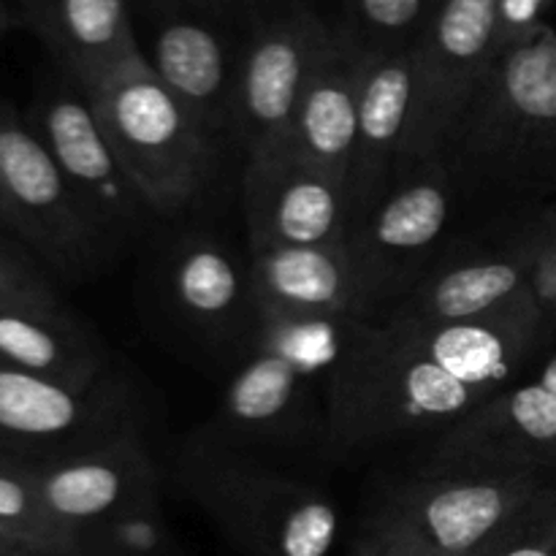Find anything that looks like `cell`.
Listing matches in <instances>:
<instances>
[{
    "label": "cell",
    "mask_w": 556,
    "mask_h": 556,
    "mask_svg": "<svg viewBox=\"0 0 556 556\" xmlns=\"http://www.w3.org/2000/svg\"><path fill=\"white\" fill-rule=\"evenodd\" d=\"M554 315L527 293L492 318L451 326L356 324L326 386V440L340 456L440 438L519 383Z\"/></svg>",
    "instance_id": "cell-1"
},
{
    "label": "cell",
    "mask_w": 556,
    "mask_h": 556,
    "mask_svg": "<svg viewBox=\"0 0 556 556\" xmlns=\"http://www.w3.org/2000/svg\"><path fill=\"white\" fill-rule=\"evenodd\" d=\"M454 179L556 185V30L541 25L500 49L462 112L448 147Z\"/></svg>",
    "instance_id": "cell-2"
},
{
    "label": "cell",
    "mask_w": 556,
    "mask_h": 556,
    "mask_svg": "<svg viewBox=\"0 0 556 556\" xmlns=\"http://www.w3.org/2000/svg\"><path fill=\"white\" fill-rule=\"evenodd\" d=\"M81 92L152 215L177 217L204 195L217 139L157 79L144 49Z\"/></svg>",
    "instance_id": "cell-3"
},
{
    "label": "cell",
    "mask_w": 556,
    "mask_h": 556,
    "mask_svg": "<svg viewBox=\"0 0 556 556\" xmlns=\"http://www.w3.org/2000/svg\"><path fill=\"white\" fill-rule=\"evenodd\" d=\"M177 481L244 556H329L340 535L329 492L244 451L193 438Z\"/></svg>",
    "instance_id": "cell-4"
},
{
    "label": "cell",
    "mask_w": 556,
    "mask_h": 556,
    "mask_svg": "<svg viewBox=\"0 0 556 556\" xmlns=\"http://www.w3.org/2000/svg\"><path fill=\"white\" fill-rule=\"evenodd\" d=\"M554 476L556 470L429 467L375 505L364 541L380 556H472Z\"/></svg>",
    "instance_id": "cell-5"
},
{
    "label": "cell",
    "mask_w": 556,
    "mask_h": 556,
    "mask_svg": "<svg viewBox=\"0 0 556 556\" xmlns=\"http://www.w3.org/2000/svg\"><path fill=\"white\" fill-rule=\"evenodd\" d=\"M356 324L362 320H258L212 432L199 438L244 454L291 440L307 416L313 386H329Z\"/></svg>",
    "instance_id": "cell-6"
},
{
    "label": "cell",
    "mask_w": 556,
    "mask_h": 556,
    "mask_svg": "<svg viewBox=\"0 0 556 556\" xmlns=\"http://www.w3.org/2000/svg\"><path fill=\"white\" fill-rule=\"evenodd\" d=\"M454 206L456 179L445 157H438L400 174L389 193L351 223L345 244L356 264L372 324L386 302H400L418 286V275L443 239Z\"/></svg>",
    "instance_id": "cell-7"
},
{
    "label": "cell",
    "mask_w": 556,
    "mask_h": 556,
    "mask_svg": "<svg viewBox=\"0 0 556 556\" xmlns=\"http://www.w3.org/2000/svg\"><path fill=\"white\" fill-rule=\"evenodd\" d=\"M497 49V0H440L413 47L416 101L400 174L445 155Z\"/></svg>",
    "instance_id": "cell-8"
},
{
    "label": "cell",
    "mask_w": 556,
    "mask_h": 556,
    "mask_svg": "<svg viewBox=\"0 0 556 556\" xmlns=\"http://www.w3.org/2000/svg\"><path fill=\"white\" fill-rule=\"evenodd\" d=\"M0 166L16 215V239L43 266L81 277L106 258L109 242L27 119L0 101Z\"/></svg>",
    "instance_id": "cell-9"
},
{
    "label": "cell",
    "mask_w": 556,
    "mask_h": 556,
    "mask_svg": "<svg viewBox=\"0 0 556 556\" xmlns=\"http://www.w3.org/2000/svg\"><path fill=\"white\" fill-rule=\"evenodd\" d=\"M334 30L315 11L296 5L261 22L237 63L231 136L244 157L280 150L288 139L309 76Z\"/></svg>",
    "instance_id": "cell-10"
},
{
    "label": "cell",
    "mask_w": 556,
    "mask_h": 556,
    "mask_svg": "<svg viewBox=\"0 0 556 556\" xmlns=\"http://www.w3.org/2000/svg\"><path fill=\"white\" fill-rule=\"evenodd\" d=\"M134 427V391L119 375L79 389L0 364V454L47 459Z\"/></svg>",
    "instance_id": "cell-11"
},
{
    "label": "cell",
    "mask_w": 556,
    "mask_h": 556,
    "mask_svg": "<svg viewBox=\"0 0 556 556\" xmlns=\"http://www.w3.org/2000/svg\"><path fill=\"white\" fill-rule=\"evenodd\" d=\"M30 128L109 242L130 237L144 215H152L74 79L47 87L38 96Z\"/></svg>",
    "instance_id": "cell-12"
},
{
    "label": "cell",
    "mask_w": 556,
    "mask_h": 556,
    "mask_svg": "<svg viewBox=\"0 0 556 556\" xmlns=\"http://www.w3.org/2000/svg\"><path fill=\"white\" fill-rule=\"evenodd\" d=\"M27 462L49 519L74 543V552L85 527L130 505L161 500V472L139 427L71 454Z\"/></svg>",
    "instance_id": "cell-13"
},
{
    "label": "cell",
    "mask_w": 556,
    "mask_h": 556,
    "mask_svg": "<svg viewBox=\"0 0 556 556\" xmlns=\"http://www.w3.org/2000/svg\"><path fill=\"white\" fill-rule=\"evenodd\" d=\"M244 215L250 253L340 244L351 231L345 182L286 150L248 157Z\"/></svg>",
    "instance_id": "cell-14"
},
{
    "label": "cell",
    "mask_w": 556,
    "mask_h": 556,
    "mask_svg": "<svg viewBox=\"0 0 556 556\" xmlns=\"http://www.w3.org/2000/svg\"><path fill=\"white\" fill-rule=\"evenodd\" d=\"M556 226V215L527 228L521 239L443 266L413 286L383 318L402 326H451L492 318L532 293L538 258Z\"/></svg>",
    "instance_id": "cell-15"
},
{
    "label": "cell",
    "mask_w": 556,
    "mask_h": 556,
    "mask_svg": "<svg viewBox=\"0 0 556 556\" xmlns=\"http://www.w3.org/2000/svg\"><path fill=\"white\" fill-rule=\"evenodd\" d=\"M429 467L556 470V391L519 380L434 438Z\"/></svg>",
    "instance_id": "cell-16"
},
{
    "label": "cell",
    "mask_w": 556,
    "mask_h": 556,
    "mask_svg": "<svg viewBox=\"0 0 556 556\" xmlns=\"http://www.w3.org/2000/svg\"><path fill=\"white\" fill-rule=\"evenodd\" d=\"M413 101H416L413 49L364 52L356 147H353L351 177H348L351 223L367 215L400 179Z\"/></svg>",
    "instance_id": "cell-17"
},
{
    "label": "cell",
    "mask_w": 556,
    "mask_h": 556,
    "mask_svg": "<svg viewBox=\"0 0 556 556\" xmlns=\"http://www.w3.org/2000/svg\"><path fill=\"white\" fill-rule=\"evenodd\" d=\"M255 320H367L369 307L345 242L250 253Z\"/></svg>",
    "instance_id": "cell-18"
},
{
    "label": "cell",
    "mask_w": 556,
    "mask_h": 556,
    "mask_svg": "<svg viewBox=\"0 0 556 556\" xmlns=\"http://www.w3.org/2000/svg\"><path fill=\"white\" fill-rule=\"evenodd\" d=\"M362 65V49L345 33L334 30L329 49L309 76L286 144L280 147L345 182V190L356 147Z\"/></svg>",
    "instance_id": "cell-19"
},
{
    "label": "cell",
    "mask_w": 556,
    "mask_h": 556,
    "mask_svg": "<svg viewBox=\"0 0 556 556\" xmlns=\"http://www.w3.org/2000/svg\"><path fill=\"white\" fill-rule=\"evenodd\" d=\"M150 60L157 79L206 125L215 139L231 134L237 68L217 30L188 14H163L152 27Z\"/></svg>",
    "instance_id": "cell-20"
},
{
    "label": "cell",
    "mask_w": 556,
    "mask_h": 556,
    "mask_svg": "<svg viewBox=\"0 0 556 556\" xmlns=\"http://www.w3.org/2000/svg\"><path fill=\"white\" fill-rule=\"evenodd\" d=\"M27 25L76 85L141 52L130 0H20Z\"/></svg>",
    "instance_id": "cell-21"
},
{
    "label": "cell",
    "mask_w": 556,
    "mask_h": 556,
    "mask_svg": "<svg viewBox=\"0 0 556 556\" xmlns=\"http://www.w3.org/2000/svg\"><path fill=\"white\" fill-rule=\"evenodd\" d=\"M0 364L79 389L117 375L106 345L65 304L0 309Z\"/></svg>",
    "instance_id": "cell-22"
},
{
    "label": "cell",
    "mask_w": 556,
    "mask_h": 556,
    "mask_svg": "<svg viewBox=\"0 0 556 556\" xmlns=\"http://www.w3.org/2000/svg\"><path fill=\"white\" fill-rule=\"evenodd\" d=\"M166 288L185 324L206 337H239L255 331L248 266L215 239L190 237L168 255Z\"/></svg>",
    "instance_id": "cell-23"
},
{
    "label": "cell",
    "mask_w": 556,
    "mask_h": 556,
    "mask_svg": "<svg viewBox=\"0 0 556 556\" xmlns=\"http://www.w3.org/2000/svg\"><path fill=\"white\" fill-rule=\"evenodd\" d=\"M76 556H188L161 500L130 505L76 535Z\"/></svg>",
    "instance_id": "cell-24"
},
{
    "label": "cell",
    "mask_w": 556,
    "mask_h": 556,
    "mask_svg": "<svg viewBox=\"0 0 556 556\" xmlns=\"http://www.w3.org/2000/svg\"><path fill=\"white\" fill-rule=\"evenodd\" d=\"M0 527L38 556H76L74 543L49 519L25 456L0 454Z\"/></svg>",
    "instance_id": "cell-25"
},
{
    "label": "cell",
    "mask_w": 556,
    "mask_h": 556,
    "mask_svg": "<svg viewBox=\"0 0 556 556\" xmlns=\"http://www.w3.org/2000/svg\"><path fill=\"white\" fill-rule=\"evenodd\" d=\"M440 0H353V30L345 36L362 52L413 49Z\"/></svg>",
    "instance_id": "cell-26"
},
{
    "label": "cell",
    "mask_w": 556,
    "mask_h": 556,
    "mask_svg": "<svg viewBox=\"0 0 556 556\" xmlns=\"http://www.w3.org/2000/svg\"><path fill=\"white\" fill-rule=\"evenodd\" d=\"M472 556H556V476Z\"/></svg>",
    "instance_id": "cell-27"
},
{
    "label": "cell",
    "mask_w": 556,
    "mask_h": 556,
    "mask_svg": "<svg viewBox=\"0 0 556 556\" xmlns=\"http://www.w3.org/2000/svg\"><path fill=\"white\" fill-rule=\"evenodd\" d=\"M58 288L49 280L38 255L0 228V309L5 307H60Z\"/></svg>",
    "instance_id": "cell-28"
},
{
    "label": "cell",
    "mask_w": 556,
    "mask_h": 556,
    "mask_svg": "<svg viewBox=\"0 0 556 556\" xmlns=\"http://www.w3.org/2000/svg\"><path fill=\"white\" fill-rule=\"evenodd\" d=\"M552 5L554 0H497L500 49L521 41L541 25H546V14Z\"/></svg>",
    "instance_id": "cell-29"
},
{
    "label": "cell",
    "mask_w": 556,
    "mask_h": 556,
    "mask_svg": "<svg viewBox=\"0 0 556 556\" xmlns=\"http://www.w3.org/2000/svg\"><path fill=\"white\" fill-rule=\"evenodd\" d=\"M532 293L538 302L548 309L556 318V226L538 258L535 277H532Z\"/></svg>",
    "instance_id": "cell-30"
},
{
    "label": "cell",
    "mask_w": 556,
    "mask_h": 556,
    "mask_svg": "<svg viewBox=\"0 0 556 556\" xmlns=\"http://www.w3.org/2000/svg\"><path fill=\"white\" fill-rule=\"evenodd\" d=\"M0 228L16 237V215H14V204H11L9 195V185H5L3 177V166H0Z\"/></svg>",
    "instance_id": "cell-31"
},
{
    "label": "cell",
    "mask_w": 556,
    "mask_h": 556,
    "mask_svg": "<svg viewBox=\"0 0 556 556\" xmlns=\"http://www.w3.org/2000/svg\"><path fill=\"white\" fill-rule=\"evenodd\" d=\"M0 556H38L27 543H22L20 538L11 535L9 530L0 527Z\"/></svg>",
    "instance_id": "cell-32"
},
{
    "label": "cell",
    "mask_w": 556,
    "mask_h": 556,
    "mask_svg": "<svg viewBox=\"0 0 556 556\" xmlns=\"http://www.w3.org/2000/svg\"><path fill=\"white\" fill-rule=\"evenodd\" d=\"M535 378L541 380V383H546L548 389H554V391H556V353H554L552 358H548L546 364H543V369H541V372L535 375Z\"/></svg>",
    "instance_id": "cell-33"
},
{
    "label": "cell",
    "mask_w": 556,
    "mask_h": 556,
    "mask_svg": "<svg viewBox=\"0 0 556 556\" xmlns=\"http://www.w3.org/2000/svg\"><path fill=\"white\" fill-rule=\"evenodd\" d=\"M193 3L212 5V9H248L244 0H193Z\"/></svg>",
    "instance_id": "cell-34"
},
{
    "label": "cell",
    "mask_w": 556,
    "mask_h": 556,
    "mask_svg": "<svg viewBox=\"0 0 556 556\" xmlns=\"http://www.w3.org/2000/svg\"><path fill=\"white\" fill-rule=\"evenodd\" d=\"M11 22H14V16H11L9 5H5V3H3V0H0V38H3V36H5V33H9Z\"/></svg>",
    "instance_id": "cell-35"
},
{
    "label": "cell",
    "mask_w": 556,
    "mask_h": 556,
    "mask_svg": "<svg viewBox=\"0 0 556 556\" xmlns=\"http://www.w3.org/2000/svg\"><path fill=\"white\" fill-rule=\"evenodd\" d=\"M351 556H380L378 552H375V548L372 546H369V543L367 541H364V538H362V541H358L356 543V546H353V552H351Z\"/></svg>",
    "instance_id": "cell-36"
},
{
    "label": "cell",
    "mask_w": 556,
    "mask_h": 556,
    "mask_svg": "<svg viewBox=\"0 0 556 556\" xmlns=\"http://www.w3.org/2000/svg\"><path fill=\"white\" fill-rule=\"evenodd\" d=\"M261 3H266V0H244V5H248V9H255V5H261Z\"/></svg>",
    "instance_id": "cell-37"
}]
</instances>
